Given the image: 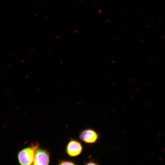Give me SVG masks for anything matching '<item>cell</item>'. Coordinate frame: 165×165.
<instances>
[{"label": "cell", "instance_id": "obj_2", "mask_svg": "<svg viewBox=\"0 0 165 165\" xmlns=\"http://www.w3.org/2000/svg\"><path fill=\"white\" fill-rule=\"evenodd\" d=\"M50 156L46 150L38 148L35 156L33 164L47 165L50 161Z\"/></svg>", "mask_w": 165, "mask_h": 165}, {"label": "cell", "instance_id": "obj_1", "mask_svg": "<svg viewBox=\"0 0 165 165\" xmlns=\"http://www.w3.org/2000/svg\"><path fill=\"white\" fill-rule=\"evenodd\" d=\"M38 146L37 144H33L21 150L18 155L20 164L24 165L33 164L35 155Z\"/></svg>", "mask_w": 165, "mask_h": 165}, {"label": "cell", "instance_id": "obj_5", "mask_svg": "<svg viewBox=\"0 0 165 165\" xmlns=\"http://www.w3.org/2000/svg\"><path fill=\"white\" fill-rule=\"evenodd\" d=\"M59 165H74L75 164L73 162L71 161L67 160H62L60 161L59 163Z\"/></svg>", "mask_w": 165, "mask_h": 165}, {"label": "cell", "instance_id": "obj_4", "mask_svg": "<svg viewBox=\"0 0 165 165\" xmlns=\"http://www.w3.org/2000/svg\"><path fill=\"white\" fill-rule=\"evenodd\" d=\"M82 150V146L79 141L72 140L68 143L66 148L67 153L69 156L74 157L79 155Z\"/></svg>", "mask_w": 165, "mask_h": 165}, {"label": "cell", "instance_id": "obj_6", "mask_svg": "<svg viewBox=\"0 0 165 165\" xmlns=\"http://www.w3.org/2000/svg\"><path fill=\"white\" fill-rule=\"evenodd\" d=\"M87 164V165H96V164H97L96 163L94 162H93V161H90V162H87V163H86V164Z\"/></svg>", "mask_w": 165, "mask_h": 165}, {"label": "cell", "instance_id": "obj_3", "mask_svg": "<svg viewBox=\"0 0 165 165\" xmlns=\"http://www.w3.org/2000/svg\"><path fill=\"white\" fill-rule=\"evenodd\" d=\"M80 140L87 144L94 143L98 138L97 133L92 129H88L82 131L79 135Z\"/></svg>", "mask_w": 165, "mask_h": 165}]
</instances>
